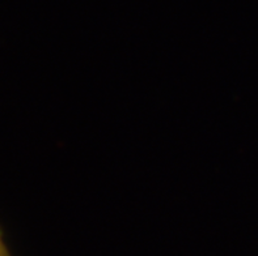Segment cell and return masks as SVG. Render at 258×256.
Wrapping results in <instances>:
<instances>
[{"label":"cell","instance_id":"cell-2","mask_svg":"<svg viewBox=\"0 0 258 256\" xmlns=\"http://www.w3.org/2000/svg\"><path fill=\"white\" fill-rule=\"evenodd\" d=\"M0 256H10V253L7 252V250H4V251H3V252L0 253Z\"/></svg>","mask_w":258,"mask_h":256},{"label":"cell","instance_id":"cell-1","mask_svg":"<svg viewBox=\"0 0 258 256\" xmlns=\"http://www.w3.org/2000/svg\"><path fill=\"white\" fill-rule=\"evenodd\" d=\"M6 250V247H4V243H3V239H2V233H0V253L3 252V251Z\"/></svg>","mask_w":258,"mask_h":256}]
</instances>
